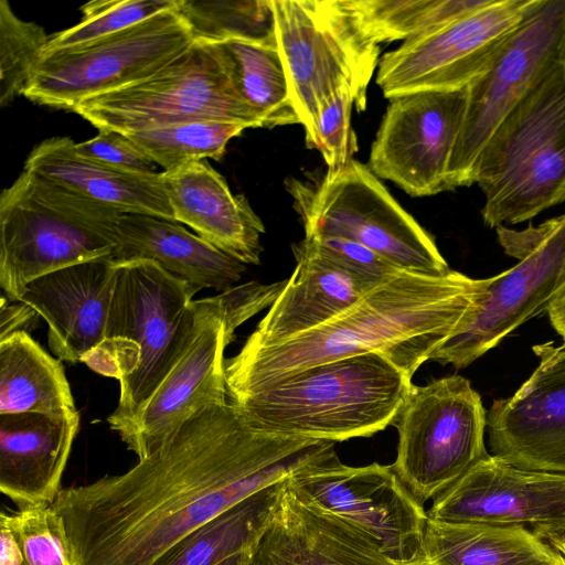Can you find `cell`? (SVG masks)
I'll return each instance as SVG.
<instances>
[{
  "label": "cell",
  "instance_id": "26",
  "mask_svg": "<svg viewBox=\"0 0 565 565\" xmlns=\"http://www.w3.org/2000/svg\"><path fill=\"white\" fill-rule=\"evenodd\" d=\"M74 145L68 137L45 139L29 153L23 170L122 213L175 222L161 171L122 172L78 154Z\"/></svg>",
  "mask_w": 565,
  "mask_h": 565
},
{
  "label": "cell",
  "instance_id": "35",
  "mask_svg": "<svg viewBox=\"0 0 565 565\" xmlns=\"http://www.w3.org/2000/svg\"><path fill=\"white\" fill-rule=\"evenodd\" d=\"M177 3L178 0H95L87 2L79 8L83 13L82 21L50 36L42 54L117 33L174 8Z\"/></svg>",
  "mask_w": 565,
  "mask_h": 565
},
{
  "label": "cell",
  "instance_id": "41",
  "mask_svg": "<svg viewBox=\"0 0 565 565\" xmlns=\"http://www.w3.org/2000/svg\"><path fill=\"white\" fill-rule=\"evenodd\" d=\"M0 565H24L20 541L4 512L0 516Z\"/></svg>",
  "mask_w": 565,
  "mask_h": 565
},
{
  "label": "cell",
  "instance_id": "5",
  "mask_svg": "<svg viewBox=\"0 0 565 565\" xmlns=\"http://www.w3.org/2000/svg\"><path fill=\"white\" fill-rule=\"evenodd\" d=\"M124 213L22 170L0 196V287L21 301L34 279L111 257Z\"/></svg>",
  "mask_w": 565,
  "mask_h": 565
},
{
  "label": "cell",
  "instance_id": "7",
  "mask_svg": "<svg viewBox=\"0 0 565 565\" xmlns=\"http://www.w3.org/2000/svg\"><path fill=\"white\" fill-rule=\"evenodd\" d=\"M277 49L305 141L315 149L322 103L349 88L358 111L366 108L369 84L381 46L364 30L350 0H270Z\"/></svg>",
  "mask_w": 565,
  "mask_h": 565
},
{
  "label": "cell",
  "instance_id": "32",
  "mask_svg": "<svg viewBox=\"0 0 565 565\" xmlns=\"http://www.w3.org/2000/svg\"><path fill=\"white\" fill-rule=\"evenodd\" d=\"M177 9L190 26L194 41L276 43L270 0H178Z\"/></svg>",
  "mask_w": 565,
  "mask_h": 565
},
{
  "label": "cell",
  "instance_id": "11",
  "mask_svg": "<svg viewBox=\"0 0 565 565\" xmlns=\"http://www.w3.org/2000/svg\"><path fill=\"white\" fill-rule=\"evenodd\" d=\"M392 425L398 433L392 466L422 504L491 455L484 441L487 411L459 375L413 384Z\"/></svg>",
  "mask_w": 565,
  "mask_h": 565
},
{
  "label": "cell",
  "instance_id": "28",
  "mask_svg": "<svg viewBox=\"0 0 565 565\" xmlns=\"http://www.w3.org/2000/svg\"><path fill=\"white\" fill-rule=\"evenodd\" d=\"M19 413H78L62 360L24 331L0 340V415Z\"/></svg>",
  "mask_w": 565,
  "mask_h": 565
},
{
  "label": "cell",
  "instance_id": "18",
  "mask_svg": "<svg viewBox=\"0 0 565 565\" xmlns=\"http://www.w3.org/2000/svg\"><path fill=\"white\" fill-rule=\"evenodd\" d=\"M427 514L439 522L523 526L552 542L565 534V475L490 455L434 498Z\"/></svg>",
  "mask_w": 565,
  "mask_h": 565
},
{
  "label": "cell",
  "instance_id": "45",
  "mask_svg": "<svg viewBox=\"0 0 565 565\" xmlns=\"http://www.w3.org/2000/svg\"><path fill=\"white\" fill-rule=\"evenodd\" d=\"M550 543L565 556V534Z\"/></svg>",
  "mask_w": 565,
  "mask_h": 565
},
{
  "label": "cell",
  "instance_id": "38",
  "mask_svg": "<svg viewBox=\"0 0 565 565\" xmlns=\"http://www.w3.org/2000/svg\"><path fill=\"white\" fill-rule=\"evenodd\" d=\"M75 151L95 162L129 173L159 172L158 164L126 135L100 130L95 137L75 142Z\"/></svg>",
  "mask_w": 565,
  "mask_h": 565
},
{
  "label": "cell",
  "instance_id": "24",
  "mask_svg": "<svg viewBox=\"0 0 565 565\" xmlns=\"http://www.w3.org/2000/svg\"><path fill=\"white\" fill-rule=\"evenodd\" d=\"M79 422V413L0 415V490L19 510L55 501Z\"/></svg>",
  "mask_w": 565,
  "mask_h": 565
},
{
  "label": "cell",
  "instance_id": "36",
  "mask_svg": "<svg viewBox=\"0 0 565 565\" xmlns=\"http://www.w3.org/2000/svg\"><path fill=\"white\" fill-rule=\"evenodd\" d=\"M7 515L20 541L24 565H74L64 522L51 505Z\"/></svg>",
  "mask_w": 565,
  "mask_h": 565
},
{
  "label": "cell",
  "instance_id": "23",
  "mask_svg": "<svg viewBox=\"0 0 565 565\" xmlns=\"http://www.w3.org/2000/svg\"><path fill=\"white\" fill-rule=\"evenodd\" d=\"M161 177L175 222L245 265L260 263L262 220L205 160L161 171Z\"/></svg>",
  "mask_w": 565,
  "mask_h": 565
},
{
  "label": "cell",
  "instance_id": "34",
  "mask_svg": "<svg viewBox=\"0 0 565 565\" xmlns=\"http://www.w3.org/2000/svg\"><path fill=\"white\" fill-rule=\"evenodd\" d=\"M50 36L44 29L15 15L0 0V105L6 107L22 95Z\"/></svg>",
  "mask_w": 565,
  "mask_h": 565
},
{
  "label": "cell",
  "instance_id": "43",
  "mask_svg": "<svg viewBox=\"0 0 565 565\" xmlns=\"http://www.w3.org/2000/svg\"><path fill=\"white\" fill-rule=\"evenodd\" d=\"M248 553L249 551L234 555L217 565H247Z\"/></svg>",
  "mask_w": 565,
  "mask_h": 565
},
{
  "label": "cell",
  "instance_id": "3",
  "mask_svg": "<svg viewBox=\"0 0 565 565\" xmlns=\"http://www.w3.org/2000/svg\"><path fill=\"white\" fill-rule=\"evenodd\" d=\"M198 292L152 260L117 264L105 339L85 363L119 381L118 405L107 417L118 435L138 417L191 342Z\"/></svg>",
  "mask_w": 565,
  "mask_h": 565
},
{
  "label": "cell",
  "instance_id": "46",
  "mask_svg": "<svg viewBox=\"0 0 565 565\" xmlns=\"http://www.w3.org/2000/svg\"><path fill=\"white\" fill-rule=\"evenodd\" d=\"M563 63L565 64V53H564V58H563Z\"/></svg>",
  "mask_w": 565,
  "mask_h": 565
},
{
  "label": "cell",
  "instance_id": "42",
  "mask_svg": "<svg viewBox=\"0 0 565 565\" xmlns=\"http://www.w3.org/2000/svg\"><path fill=\"white\" fill-rule=\"evenodd\" d=\"M547 313L553 328L563 338L565 344V298L554 299Z\"/></svg>",
  "mask_w": 565,
  "mask_h": 565
},
{
  "label": "cell",
  "instance_id": "27",
  "mask_svg": "<svg viewBox=\"0 0 565 565\" xmlns=\"http://www.w3.org/2000/svg\"><path fill=\"white\" fill-rule=\"evenodd\" d=\"M423 553L426 565H565L562 553L523 526L429 518Z\"/></svg>",
  "mask_w": 565,
  "mask_h": 565
},
{
  "label": "cell",
  "instance_id": "15",
  "mask_svg": "<svg viewBox=\"0 0 565 565\" xmlns=\"http://www.w3.org/2000/svg\"><path fill=\"white\" fill-rule=\"evenodd\" d=\"M565 53V0H537L488 71L467 87L466 109L447 172L448 191L476 182L487 141Z\"/></svg>",
  "mask_w": 565,
  "mask_h": 565
},
{
  "label": "cell",
  "instance_id": "21",
  "mask_svg": "<svg viewBox=\"0 0 565 565\" xmlns=\"http://www.w3.org/2000/svg\"><path fill=\"white\" fill-rule=\"evenodd\" d=\"M292 252L296 266L291 277L243 348L275 345L316 329L381 282L347 267L310 238L294 245Z\"/></svg>",
  "mask_w": 565,
  "mask_h": 565
},
{
  "label": "cell",
  "instance_id": "22",
  "mask_svg": "<svg viewBox=\"0 0 565 565\" xmlns=\"http://www.w3.org/2000/svg\"><path fill=\"white\" fill-rule=\"evenodd\" d=\"M247 565H403L352 525L300 501L285 484Z\"/></svg>",
  "mask_w": 565,
  "mask_h": 565
},
{
  "label": "cell",
  "instance_id": "14",
  "mask_svg": "<svg viewBox=\"0 0 565 565\" xmlns=\"http://www.w3.org/2000/svg\"><path fill=\"white\" fill-rule=\"evenodd\" d=\"M286 483L300 501L352 525L392 561L426 565L428 514L392 465L350 467L332 448L294 471Z\"/></svg>",
  "mask_w": 565,
  "mask_h": 565
},
{
  "label": "cell",
  "instance_id": "6",
  "mask_svg": "<svg viewBox=\"0 0 565 565\" xmlns=\"http://www.w3.org/2000/svg\"><path fill=\"white\" fill-rule=\"evenodd\" d=\"M491 228L565 201V64L558 63L502 120L476 168Z\"/></svg>",
  "mask_w": 565,
  "mask_h": 565
},
{
  "label": "cell",
  "instance_id": "9",
  "mask_svg": "<svg viewBox=\"0 0 565 565\" xmlns=\"http://www.w3.org/2000/svg\"><path fill=\"white\" fill-rule=\"evenodd\" d=\"M73 111L99 131L124 135L200 120L263 127L238 93L221 45L205 41L143 79L85 98Z\"/></svg>",
  "mask_w": 565,
  "mask_h": 565
},
{
  "label": "cell",
  "instance_id": "31",
  "mask_svg": "<svg viewBox=\"0 0 565 565\" xmlns=\"http://www.w3.org/2000/svg\"><path fill=\"white\" fill-rule=\"evenodd\" d=\"M366 33L379 44L430 33L479 8L484 0H350Z\"/></svg>",
  "mask_w": 565,
  "mask_h": 565
},
{
  "label": "cell",
  "instance_id": "33",
  "mask_svg": "<svg viewBox=\"0 0 565 565\" xmlns=\"http://www.w3.org/2000/svg\"><path fill=\"white\" fill-rule=\"evenodd\" d=\"M246 127L225 121L180 122L126 135L162 171H170L206 158L220 160L230 140Z\"/></svg>",
  "mask_w": 565,
  "mask_h": 565
},
{
  "label": "cell",
  "instance_id": "44",
  "mask_svg": "<svg viewBox=\"0 0 565 565\" xmlns=\"http://www.w3.org/2000/svg\"><path fill=\"white\" fill-rule=\"evenodd\" d=\"M558 298H565V264H564L561 277H559V281L557 285V290H556L554 299H558Z\"/></svg>",
  "mask_w": 565,
  "mask_h": 565
},
{
  "label": "cell",
  "instance_id": "37",
  "mask_svg": "<svg viewBox=\"0 0 565 565\" xmlns=\"http://www.w3.org/2000/svg\"><path fill=\"white\" fill-rule=\"evenodd\" d=\"M354 97L349 88L333 92L321 105L316 126L315 149L328 169H338L353 159L358 142L351 122Z\"/></svg>",
  "mask_w": 565,
  "mask_h": 565
},
{
  "label": "cell",
  "instance_id": "10",
  "mask_svg": "<svg viewBox=\"0 0 565 565\" xmlns=\"http://www.w3.org/2000/svg\"><path fill=\"white\" fill-rule=\"evenodd\" d=\"M285 282L249 281L217 296L195 299L198 313L191 342L138 417L119 435L138 459L202 408L227 402L225 348L243 322L273 305Z\"/></svg>",
  "mask_w": 565,
  "mask_h": 565
},
{
  "label": "cell",
  "instance_id": "29",
  "mask_svg": "<svg viewBox=\"0 0 565 565\" xmlns=\"http://www.w3.org/2000/svg\"><path fill=\"white\" fill-rule=\"evenodd\" d=\"M286 479L255 492L186 534L152 565H217L250 551L268 526Z\"/></svg>",
  "mask_w": 565,
  "mask_h": 565
},
{
  "label": "cell",
  "instance_id": "20",
  "mask_svg": "<svg viewBox=\"0 0 565 565\" xmlns=\"http://www.w3.org/2000/svg\"><path fill=\"white\" fill-rule=\"evenodd\" d=\"M111 257L72 265L31 281L21 301L49 326L47 341L62 361L85 360L105 339L116 281Z\"/></svg>",
  "mask_w": 565,
  "mask_h": 565
},
{
  "label": "cell",
  "instance_id": "2",
  "mask_svg": "<svg viewBox=\"0 0 565 565\" xmlns=\"http://www.w3.org/2000/svg\"><path fill=\"white\" fill-rule=\"evenodd\" d=\"M486 282L452 269L443 276L398 270L327 323L275 345L242 347L225 359L227 399L318 364L371 352L412 379L455 333Z\"/></svg>",
  "mask_w": 565,
  "mask_h": 565
},
{
  "label": "cell",
  "instance_id": "19",
  "mask_svg": "<svg viewBox=\"0 0 565 565\" xmlns=\"http://www.w3.org/2000/svg\"><path fill=\"white\" fill-rule=\"evenodd\" d=\"M539 364L487 412L490 454L529 470L565 475V344L533 347Z\"/></svg>",
  "mask_w": 565,
  "mask_h": 565
},
{
  "label": "cell",
  "instance_id": "25",
  "mask_svg": "<svg viewBox=\"0 0 565 565\" xmlns=\"http://www.w3.org/2000/svg\"><path fill=\"white\" fill-rule=\"evenodd\" d=\"M111 259L119 264L146 259L186 281L199 291H225L238 281L246 265L192 234L178 222L124 213L117 224Z\"/></svg>",
  "mask_w": 565,
  "mask_h": 565
},
{
  "label": "cell",
  "instance_id": "40",
  "mask_svg": "<svg viewBox=\"0 0 565 565\" xmlns=\"http://www.w3.org/2000/svg\"><path fill=\"white\" fill-rule=\"evenodd\" d=\"M40 315L22 301H10L1 296L0 340L15 332H29L35 326Z\"/></svg>",
  "mask_w": 565,
  "mask_h": 565
},
{
  "label": "cell",
  "instance_id": "30",
  "mask_svg": "<svg viewBox=\"0 0 565 565\" xmlns=\"http://www.w3.org/2000/svg\"><path fill=\"white\" fill-rule=\"evenodd\" d=\"M218 44L238 93L263 127L300 124L276 43L228 40Z\"/></svg>",
  "mask_w": 565,
  "mask_h": 565
},
{
  "label": "cell",
  "instance_id": "4",
  "mask_svg": "<svg viewBox=\"0 0 565 565\" xmlns=\"http://www.w3.org/2000/svg\"><path fill=\"white\" fill-rule=\"evenodd\" d=\"M412 385L393 362L371 352L305 369L228 402L259 430L337 443L392 425Z\"/></svg>",
  "mask_w": 565,
  "mask_h": 565
},
{
  "label": "cell",
  "instance_id": "16",
  "mask_svg": "<svg viewBox=\"0 0 565 565\" xmlns=\"http://www.w3.org/2000/svg\"><path fill=\"white\" fill-rule=\"evenodd\" d=\"M537 0H484L444 26L405 41L379 62L383 95L468 87L484 74Z\"/></svg>",
  "mask_w": 565,
  "mask_h": 565
},
{
  "label": "cell",
  "instance_id": "8",
  "mask_svg": "<svg viewBox=\"0 0 565 565\" xmlns=\"http://www.w3.org/2000/svg\"><path fill=\"white\" fill-rule=\"evenodd\" d=\"M286 189L305 236L358 242L396 268L425 276L451 269L434 237L399 205L366 164L352 159L319 178L289 179Z\"/></svg>",
  "mask_w": 565,
  "mask_h": 565
},
{
  "label": "cell",
  "instance_id": "13",
  "mask_svg": "<svg viewBox=\"0 0 565 565\" xmlns=\"http://www.w3.org/2000/svg\"><path fill=\"white\" fill-rule=\"evenodd\" d=\"M177 7L98 40L42 54L22 95L73 111L85 98L154 74L194 42Z\"/></svg>",
  "mask_w": 565,
  "mask_h": 565
},
{
  "label": "cell",
  "instance_id": "1",
  "mask_svg": "<svg viewBox=\"0 0 565 565\" xmlns=\"http://www.w3.org/2000/svg\"><path fill=\"white\" fill-rule=\"evenodd\" d=\"M331 448L259 430L227 399L195 413L126 472L62 489L51 507L74 565H152L190 532Z\"/></svg>",
  "mask_w": 565,
  "mask_h": 565
},
{
  "label": "cell",
  "instance_id": "17",
  "mask_svg": "<svg viewBox=\"0 0 565 565\" xmlns=\"http://www.w3.org/2000/svg\"><path fill=\"white\" fill-rule=\"evenodd\" d=\"M466 100L467 87L391 98L371 147L370 170L412 196L448 191L447 172Z\"/></svg>",
  "mask_w": 565,
  "mask_h": 565
},
{
  "label": "cell",
  "instance_id": "12",
  "mask_svg": "<svg viewBox=\"0 0 565 565\" xmlns=\"http://www.w3.org/2000/svg\"><path fill=\"white\" fill-rule=\"evenodd\" d=\"M497 232L518 264L487 278L472 310L429 360L467 367L518 327L547 311L553 301L565 264V214L524 232L505 226Z\"/></svg>",
  "mask_w": 565,
  "mask_h": 565
},
{
  "label": "cell",
  "instance_id": "39",
  "mask_svg": "<svg viewBox=\"0 0 565 565\" xmlns=\"http://www.w3.org/2000/svg\"><path fill=\"white\" fill-rule=\"evenodd\" d=\"M305 237L310 238L322 252L347 267L372 279L382 281L401 270L381 255L358 242L327 235Z\"/></svg>",
  "mask_w": 565,
  "mask_h": 565
}]
</instances>
